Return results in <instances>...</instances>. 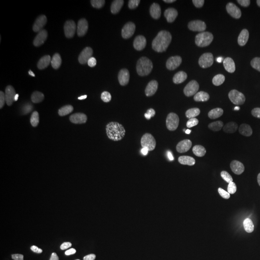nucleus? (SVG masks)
Returning a JSON list of instances; mask_svg holds the SVG:
<instances>
[{
  "instance_id": "1",
  "label": "nucleus",
  "mask_w": 260,
  "mask_h": 260,
  "mask_svg": "<svg viewBox=\"0 0 260 260\" xmlns=\"http://www.w3.org/2000/svg\"><path fill=\"white\" fill-rule=\"evenodd\" d=\"M151 48L146 41L132 43L128 50V63L131 74L135 76L145 75L151 62Z\"/></svg>"
},
{
  "instance_id": "2",
  "label": "nucleus",
  "mask_w": 260,
  "mask_h": 260,
  "mask_svg": "<svg viewBox=\"0 0 260 260\" xmlns=\"http://www.w3.org/2000/svg\"><path fill=\"white\" fill-rule=\"evenodd\" d=\"M186 102L181 94H172L158 110V124L163 128H169L176 124L177 119L183 115Z\"/></svg>"
},
{
  "instance_id": "3",
  "label": "nucleus",
  "mask_w": 260,
  "mask_h": 260,
  "mask_svg": "<svg viewBox=\"0 0 260 260\" xmlns=\"http://www.w3.org/2000/svg\"><path fill=\"white\" fill-rule=\"evenodd\" d=\"M32 190L31 182L27 176L21 172H15L11 177L10 195L14 209L20 212L29 203V194Z\"/></svg>"
},
{
  "instance_id": "4",
  "label": "nucleus",
  "mask_w": 260,
  "mask_h": 260,
  "mask_svg": "<svg viewBox=\"0 0 260 260\" xmlns=\"http://www.w3.org/2000/svg\"><path fill=\"white\" fill-rule=\"evenodd\" d=\"M93 45V36L91 31L82 30L73 38L66 52V60L69 64H79L91 50Z\"/></svg>"
},
{
  "instance_id": "5",
  "label": "nucleus",
  "mask_w": 260,
  "mask_h": 260,
  "mask_svg": "<svg viewBox=\"0 0 260 260\" xmlns=\"http://www.w3.org/2000/svg\"><path fill=\"white\" fill-rule=\"evenodd\" d=\"M139 239L143 245L149 248H165L174 243L175 234L168 226L153 225L142 231Z\"/></svg>"
},
{
  "instance_id": "6",
  "label": "nucleus",
  "mask_w": 260,
  "mask_h": 260,
  "mask_svg": "<svg viewBox=\"0 0 260 260\" xmlns=\"http://www.w3.org/2000/svg\"><path fill=\"white\" fill-rule=\"evenodd\" d=\"M177 47L170 37L160 39L154 50V68L159 74L168 72L176 61Z\"/></svg>"
},
{
  "instance_id": "7",
  "label": "nucleus",
  "mask_w": 260,
  "mask_h": 260,
  "mask_svg": "<svg viewBox=\"0 0 260 260\" xmlns=\"http://www.w3.org/2000/svg\"><path fill=\"white\" fill-rule=\"evenodd\" d=\"M95 72V67L90 59H84L76 66L75 71L70 75L67 88L71 93H78L83 91L92 81Z\"/></svg>"
},
{
  "instance_id": "8",
  "label": "nucleus",
  "mask_w": 260,
  "mask_h": 260,
  "mask_svg": "<svg viewBox=\"0 0 260 260\" xmlns=\"http://www.w3.org/2000/svg\"><path fill=\"white\" fill-rule=\"evenodd\" d=\"M259 148L256 140L247 137L242 139L236 149L237 163L242 171L250 172L257 166Z\"/></svg>"
},
{
  "instance_id": "9",
  "label": "nucleus",
  "mask_w": 260,
  "mask_h": 260,
  "mask_svg": "<svg viewBox=\"0 0 260 260\" xmlns=\"http://www.w3.org/2000/svg\"><path fill=\"white\" fill-rule=\"evenodd\" d=\"M103 122L101 112L93 110L84 114L75 125V135L79 139H86L92 136L99 129Z\"/></svg>"
},
{
  "instance_id": "10",
  "label": "nucleus",
  "mask_w": 260,
  "mask_h": 260,
  "mask_svg": "<svg viewBox=\"0 0 260 260\" xmlns=\"http://www.w3.org/2000/svg\"><path fill=\"white\" fill-rule=\"evenodd\" d=\"M248 8L246 0L228 1L222 11V22L224 27L233 28L239 23Z\"/></svg>"
},
{
  "instance_id": "11",
  "label": "nucleus",
  "mask_w": 260,
  "mask_h": 260,
  "mask_svg": "<svg viewBox=\"0 0 260 260\" xmlns=\"http://www.w3.org/2000/svg\"><path fill=\"white\" fill-rule=\"evenodd\" d=\"M122 124L123 120L120 109L112 106L103 117L102 126L104 134L109 138H116L121 133Z\"/></svg>"
},
{
  "instance_id": "12",
  "label": "nucleus",
  "mask_w": 260,
  "mask_h": 260,
  "mask_svg": "<svg viewBox=\"0 0 260 260\" xmlns=\"http://www.w3.org/2000/svg\"><path fill=\"white\" fill-rule=\"evenodd\" d=\"M212 260H251L247 252L234 244H221L212 251Z\"/></svg>"
},
{
  "instance_id": "13",
  "label": "nucleus",
  "mask_w": 260,
  "mask_h": 260,
  "mask_svg": "<svg viewBox=\"0 0 260 260\" xmlns=\"http://www.w3.org/2000/svg\"><path fill=\"white\" fill-rule=\"evenodd\" d=\"M62 198L66 205L76 206L82 205L88 198V190L82 184L71 182L64 188Z\"/></svg>"
},
{
  "instance_id": "14",
  "label": "nucleus",
  "mask_w": 260,
  "mask_h": 260,
  "mask_svg": "<svg viewBox=\"0 0 260 260\" xmlns=\"http://www.w3.org/2000/svg\"><path fill=\"white\" fill-rule=\"evenodd\" d=\"M147 221V214L142 210H132L122 215L117 221V229L121 233H128L138 229Z\"/></svg>"
},
{
  "instance_id": "15",
  "label": "nucleus",
  "mask_w": 260,
  "mask_h": 260,
  "mask_svg": "<svg viewBox=\"0 0 260 260\" xmlns=\"http://www.w3.org/2000/svg\"><path fill=\"white\" fill-rule=\"evenodd\" d=\"M243 71L248 77L260 75V44L251 47L243 61Z\"/></svg>"
},
{
  "instance_id": "16",
  "label": "nucleus",
  "mask_w": 260,
  "mask_h": 260,
  "mask_svg": "<svg viewBox=\"0 0 260 260\" xmlns=\"http://www.w3.org/2000/svg\"><path fill=\"white\" fill-rule=\"evenodd\" d=\"M60 243L66 253L75 252L78 246V231L75 223H69L66 224L61 234Z\"/></svg>"
},
{
  "instance_id": "17",
  "label": "nucleus",
  "mask_w": 260,
  "mask_h": 260,
  "mask_svg": "<svg viewBox=\"0 0 260 260\" xmlns=\"http://www.w3.org/2000/svg\"><path fill=\"white\" fill-rule=\"evenodd\" d=\"M181 6L187 15L192 17H202L210 7L208 0H183Z\"/></svg>"
},
{
  "instance_id": "18",
  "label": "nucleus",
  "mask_w": 260,
  "mask_h": 260,
  "mask_svg": "<svg viewBox=\"0 0 260 260\" xmlns=\"http://www.w3.org/2000/svg\"><path fill=\"white\" fill-rule=\"evenodd\" d=\"M202 196L208 205H218L223 200V191L218 184L209 182L204 186Z\"/></svg>"
},
{
  "instance_id": "19",
  "label": "nucleus",
  "mask_w": 260,
  "mask_h": 260,
  "mask_svg": "<svg viewBox=\"0 0 260 260\" xmlns=\"http://www.w3.org/2000/svg\"><path fill=\"white\" fill-rule=\"evenodd\" d=\"M66 214L65 210L62 207L59 206H54L50 209H48L45 217H44V224L47 229H54L60 223H63L65 220Z\"/></svg>"
},
{
  "instance_id": "20",
  "label": "nucleus",
  "mask_w": 260,
  "mask_h": 260,
  "mask_svg": "<svg viewBox=\"0 0 260 260\" xmlns=\"http://www.w3.org/2000/svg\"><path fill=\"white\" fill-rule=\"evenodd\" d=\"M11 203L10 188L6 183H0V217H4L9 210Z\"/></svg>"
},
{
  "instance_id": "21",
  "label": "nucleus",
  "mask_w": 260,
  "mask_h": 260,
  "mask_svg": "<svg viewBox=\"0 0 260 260\" xmlns=\"http://www.w3.org/2000/svg\"><path fill=\"white\" fill-rule=\"evenodd\" d=\"M175 127L178 133L183 135L188 134L193 129V120L189 115L183 114L177 119Z\"/></svg>"
},
{
  "instance_id": "22",
  "label": "nucleus",
  "mask_w": 260,
  "mask_h": 260,
  "mask_svg": "<svg viewBox=\"0 0 260 260\" xmlns=\"http://www.w3.org/2000/svg\"><path fill=\"white\" fill-rule=\"evenodd\" d=\"M174 194H175L174 190H168V191H164V192H162L160 194H157L156 195V199H158V200H167V199L172 198Z\"/></svg>"
},
{
  "instance_id": "23",
  "label": "nucleus",
  "mask_w": 260,
  "mask_h": 260,
  "mask_svg": "<svg viewBox=\"0 0 260 260\" xmlns=\"http://www.w3.org/2000/svg\"><path fill=\"white\" fill-rule=\"evenodd\" d=\"M57 148H58L59 150H61V151H63V152H65V153H70V152H71L69 147L66 145V143H64L62 140H59V141L57 142Z\"/></svg>"
},
{
  "instance_id": "24",
  "label": "nucleus",
  "mask_w": 260,
  "mask_h": 260,
  "mask_svg": "<svg viewBox=\"0 0 260 260\" xmlns=\"http://www.w3.org/2000/svg\"><path fill=\"white\" fill-rule=\"evenodd\" d=\"M38 190L37 188H32L30 194H29V203H33L36 200L37 197Z\"/></svg>"
},
{
  "instance_id": "25",
  "label": "nucleus",
  "mask_w": 260,
  "mask_h": 260,
  "mask_svg": "<svg viewBox=\"0 0 260 260\" xmlns=\"http://www.w3.org/2000/svg\"><path fill=\"white\" fill-rule=\"evenodd\" d=\"M256 13H257V16L260 18V1L257 2V5H256Z\"/></svg>"
}]
</instances>
